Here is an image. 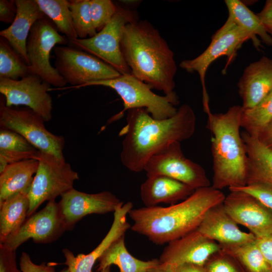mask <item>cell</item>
<instances>
[{"instance_id":"obj_1","label":"cell","mask_w":272,"mask_h":272,"mask_svg":"<svg viewBox=\"0 0 272 272\" xmlns=\"http://www.w3.org/2000/svg\"><path fill=\"white\" fill-rule=\"evenodd\" d=\"M126 123L119 135L123 137L120 160L129 170H144L148 160L174 142L190 138L196 126V116L188 104H182L172 116L154 118L146 109L127 110Z\"/></svg>"},{"instance_id":"obj_2","label":"cell","mask_w":272,"mask_h":272,"mask_svg":"<svg viewBox=\"0 0 272 272\" xmlns=\"http://www.w3.org/2000/svg\"><path fill=\"white\" fill-rule=\"evenodd\" d=\"M120 48L134 77L179 104L174 91L177 70L174 53L151 23L138 20L127 24Z\"/></svg>"},{"instance_id":"obj_3","label":"cell","mask_w":272,"mask_h":272,"mask_svg":"<svg viewBox=\"0 0 272 272\" xmlns=\"http://www.w3.org/2000/svg\"><path fill=\"white\" fill-rule=\"evenodd\" d=\"M225 196L210 186L168 207L132 208L128 214L133 221L130 228L155 244L168 243L197 230L208 211L223 203Z\"/></svg>"},{"instance_id":"obj_4","label":"cell","mask_w":272,"mask_h":272,"mask_svg":"<svg viewBox=\"0 0 272 272\" xmlns=\"http://www.w3.org/2000/svg\"><path fill=\"white\" fill-rule=\"evenodd\" d=\"M242 111L241 106L234 105L225 113H207L212 135L211 186L218 190L247 184L248 158L240 132Z\"/></svg>"},{"instance_id":"obj_5","label":"cell","mask_w":272,"mask_h":272,"mask_svg":"<svg viewBox=\"0 0 272 272\" xmlns=\"http://www.w3.org/2000/svg\"><path fill=\"white\" fill-rule=\"evenodd\" d=\"M90 86H103L113 89L123 102L122 110L113 116L112 122L119 119L126 111L143 108L155 119H164L173 116L177 109L174 101L166 96H160L151 90V87L131 73L120 75L110 79L90 82L80 88Z\"/></svg>"},{"instance_id":"obj_6","label":"cell","mask_w":272,"mask_h":272,"mask_svg":"<svg viewBox=\"0 0 272 272\" xmlns=\"http://www.w3.org/2000/svg\"><path fill=\"white\" fill-rule=\"evenodd\" d=\"M138 20L135 11L116 5V11L111 21L95 36L69 39V43L100 59L121 75L131 74L123 57L120 43L125 26Z\"/></svg>"},{"instance_id":"obj_7","label":"cell","mask_w":272,"mask_h":272,"mask_svg":"<svg viewBox=\"0 0 272 272\" xmlns=\"http://www.w3.org/2000/svg\"><path fill=\"white\" fill-rule=\"evenodd\" d=\"M37 160L38 169L28 192V217L44 201L55 200L73 188L74 182L79 179L78 173L64 158L40 152Z\"/></svg>"},{"instance_id":"obj_8","label":"cell","mask_w":272,"mask_h":272,"mask_svg":"<svg viewBox=\"0 0 272 272\" xmlns=\"http://www.w3.org/2000/svg\"><path fill=\"white\" fill-rule=\"evenodd\" d=\"M44 122L40 115L28 107L17 108L6 106L1 95V128L20 134L40 152L64 159V138L48 130Z\"/></svg>"},{"instance_id":"obj_9","label":"cell","mask_w":272,"mask_h":272,"mask_svg":"<svg viewBox=\"0 0 272 272\" xmlns=\"http://www.w3.org/2000/svg\"><path fill=\"white\" fill-rule=\"evenodd\" d=\"M69 40L59 34L54 24L46 16L32 26L26 43L30 74L40 77L54 87H64L66 82L50 62V52L57 45H66Z\"/></svg>"},{"instance_id":"obj_10","label":"cell","mask_w":272,"mask_h":272,"mask_svg":"<svg viewBox=\"0 0 272 272\" xmlns=\"http://www.w3.org/2000/svg\"><path fill=\"white\" fill-rule=\"evenodd\" d=\"M248 40H250L248 35L228 18L213 35L210 45L203 52L195 58L180 62V67L186 72L198 73L202 86L203 110L206 113L211 111L205 83L208 68L215 60L223 56H226L228 59L227 66L235 58L237 50Z\"/></svg>"},{"instance_id":"obj_11","label":"cell","mask_w":272,"mask_h":272,"mask_svg":"<svg viewBox=\"0 0 272 272\" xmlns=\"http://www.w3.org/2000/svg\"><path fill=\"white\" fill-rule=\"evenodd\" d=\"M55 68L70 88L116 78L121 74L98 57L74 46L56 45Z\"/></svg>"},{"instance_id":"obj_12","label":"cell","mask_w":272,"mask_h":272,"mask_svg":"<svg viewBox=\"0 0 272 272\" xmlns=\"http://www.w3.org/2000/svg\"><path fill=\"white\" fill-rule=\"evenodd\" d=\"M144 170L147 177L166 176L194 190L211 186L205 170L184 156L179 142L171 143L152 156L146 162Z\"/></svg>"},{"instance_id":"obj_13","label":"cell","mask_w":272,"mask_h":272,"mask_svg":"<svg viewBox=\"0 0 272 272\" xmlns=\"http://www.w3.org/2000/svg\"><path fill=\"white\" fill-rule=\"evenodd\" d=\"M50 85L34 74L17 80L0 78V93L8 107L23 105L32 109L45 121L51 120L52 99Z\"/></svg>"},{"instance_id":"obj_14","label":"cell","mask_w":272,"mask_h":272,"mask_svg":"<svg viewBox=\"0 0 272 272\" xmlns=\"http://www.w3.org/2000/svg\"><path fill=\"white\" fill-rule=\"evenodd\" d=\"M67 231L58 203L48 201L42 210L28 217L22 226L1 243L16 249L32 239L36 243L46 244L56 241Z\"/></svg>"},{"instance_id":"obj_15","label":"cell","mask_w":272,"mask_h":272,"mask_svg":"<svg viewBox=\"0 0 272 272\" xmlns=\"http://www.w3.org/2000/svg\"><path fill=\"white\" fill-rule=\"evenodd\" d=\"M220 249L218 243L196 230L168 243L160 256V265L166 269L184 264L203 266Z\"/></svg>"},{"instance_id":"obj_16","label":"cell","mask_w":272,"mask_h":272,"mask_svg":"<svg viewBox=\"0 0 272 272\" xmlns=\"http://www.w3.org/2000/svg\"><path fill=\"white\" fill-rule=\"evenodd\" d=\"M123 203L108 191L87 193L74 188L61 195L58 202L67 230H72L87 215L114 212Z\"/></svg>"},{"instance_id":"obj_17","label":"cell","mask_w":272,"mask_h":272,"mask_svg":"<svg viewBox=\"0 0 272 272\" xmlns=\"http://www.w3.org/2000/svg\"><path fill=\"white\" fill-rule=\"evenodd\" d=\"M223 205L237 224L247 228L257 238L272 234V211L249 194L230 191Z\"/></svg>"},{"instance_id":"obj_18","label":"cell","mask_w":272,"mask_h":272,"mask_svg":"<svg viewBox=\"0 0 272 272\" xmlns=\"http://www.w3.org/2000/svg\"><path fill=\"white\" fill-rule=\"evenodd\" d=\"M226 213L223 203L210 209L197 230L207 238L218 243L221 248L231 247L256 240L251 233L240 230Z\"/></svg>"},{"instance_id":"obj_19","label":"cell","mask_w":272,"mask_h":272,"mask_svg":"<svg viewBox=\"0 0 272 272\" xmlns=\"http://www.w3.org/2000/svg\"><path fill=\"white\" fill-rule=\"evenodd\" d=\"M130 201L123 203L114 212V218L111 226L100 243L88 254H79L75 256L69 249L62 250L65 260L63 264L67 266L70 272H92V268L97 260L115 240L124 235L131 227L126 216L132 209Z\"/></svg>"},{"instance_id":"obj_20","label":"cell","mask_w":272,"mask_h":272,"mask_svg":"<svg viewBox=\"0 0 272 272\" xmlns=\"http://www.w3.org/2000/svg\"><path fill=\"white\" fill-rule=\"evenodd\" d=\"M244 109L254 107L272 91V58L262 56L245 69L238 84Z\"/></svg>"},{"instance_id":"obj_21","label":"cell","mask_w":272,"mask_h":272,"mask_svg":"<svg viewBox=\"0 0 272 272\" xmlns=\"http://www.w3.org/2000/svg\"><path fill=\"white\" fill-rule=\"evenodd\" d=\"M15 1L17 8L16 18L9 27L0 31V36L5 38L29 65L26 50L27 40L35 23L46 16L35 0Z\"/></svg>"},{"instance_id":"obj_22","label":"cell","mask_w":272,"mask_h":272,"mask_svg":"<svg viewBox=\"0 0 272 272\" xmlns=\"http://www.w3.org/2000/svg\"><path fill=\"white\" fill-rule=\"evenodd\" d=\"M195 190L189 186L164 175L149 177L141 184L140 196L145 207L161 203L174 205L184 200Z\"/></svg>"},{"instance_id":"obj_23","label":"cell","mask_w":272,"mask_h":272,"mask_svg":"<svg viewBox=\"0 0 272 272\" xmlns=\"http://www.w3.org/2000/svg\"><path fill=\"white\" fill-rule=\"evenodd\" d=\"M241 134L248 158L246 184L263 182L272 186V150L257 137L245 131Z\"/></svg>"},{"instance_id":"obj_24","label":"cell","mask_w":272,"mask_h":272,"mask_svg":"<svg viewBox=\"0 0 272 272\" xmlns=\"http://www.w3.org/2000/svg\"><path fill=\"white\" fill-rule=\"evenodd\" d=\"M38 165L34 159L8 165L0 173V202L17 193L29 192Z\"/></svg>"},{"instance_id":"obj_25","label":"cell","mask_w":272,"mask_h":272,"mask_svg":"<svg viewBox=\"0 0 272 272\" xmlns=\"http://www.w3.org/2000/svg\"><path fill=\"white\" fill-rule=\"evenodd\" d=\"M124 235L113 242L100 257L97 271L113 264L118 267L119 272H149L159 265V259L144 261L132 256L125 246Z\"/></svg>"},{"instance_id":"obj_26","label":"cell","mask_w":272,"mask_h":272,"mask_svg":"<svg viewBox=\"0 0 272 272\" xmlns=\"http://www.w3.org/2000/svg\"><path fill=\"white\" fill-rule=\"evenodd\" d=\"M228 18L246 33L256 49L261 42L272 46V38L268 34L256 14L253 13L239 0H226Z\"/></svg>"},{"instance_id":"obj_27","label":"cell","mask_w":272,"mask_h":272,"mask_svg":"<svg viewBox=\"0 0 272 272\" xmlns=\"http://www.w3.org/2000/svg\"><path fill=\"white\" fill-rule=\"evenodd\" d=\"M29 207L28 192L17 193L0 202V244L24 223Z\"/></svg>"},{"instance_id":"obj_28","label":"cell","mask_w":272,"mask_h":272,"mask_svg":"<svg viewBox=\"0 0 272 272\" xmlns=\"http://www.w3.org/2000/svg\"><path fill=\"white\" fill-rule=\"evenodd\" d=\"M40 151L20 134L7 129H0V173L10 164L37 159Z\"/></svg>"},{"instance_id":"obj_29","label":"cell","mask_w":272,"mask_h":272,"mask_svg":"<svg viewBox=\"0 0 272 272\" xmlns=\"http://www.w3.org/2000/svg\"><path fill=\"white\" fill-rule=\"evenodd\" d=\"M41 11L69 40L78 38L75 29L69 1L35 0Z\"/></svg>"},{"instance_id":"obj_30","label":"cell","mask_w":272,"mask_h":272,"mask_svg":"<svg viewBox=\"0 0 272 272\" xmlns=\"http://www.w3.org/2000/svg\"><path fill=\"white\" fill-rule=\"evenodd\" d=\"M221 250L235 258L247 272L272 271L256 240Z\"/></svg>"},{"instance_id":"obj_31","label":"cell","mask_w":272,"mask_h":272,"mask_svg":"<svg viewBox=\"0 0 272 272\" xmlns=\"http://www.w3.org/2000/svg\"><path fill=\"white\" fill-rule=\"evenodd\" d=\"M272 120V91L253 108L244 109L241 127L251 135L258 137Z\"/></svg>"},{"instance_id":"obj_32","label":"cell","mask_w":272,"mask_h":272,"mask_svg":"<svg viewBox=\"0 0 272 272\" xmlns=\"http://www.w3.org/2000/svg\"><path fill=\"white\" fill-rule=\"evenodd\" d=\"M29 74V65L9 42L0 37V78L17 80Z\"/></svg>"},{"instance_id":"obj_33","label":"cell","mask_w":272,"mask_h":272,"mask_svg":"<svg viewBox=\"0 0 272 272\" xmlns=\"http://www.w3.org/2000/svg\"><path fill=\"white\" fill-rule=\"evenodd\" d=\"M73 25L78 38L92 37L97 32L94 28L90 12V0L69 1Z\"/></svg>"},{"instance_id":"obj_34","label":"cell","mask_w":272,"mask_h":272,"mask_svg":"<svg viewBox=\"0 0 272 272\" xmlns=\"http://www.w3.org/2000/svg\"><path fill=\"white\" fill-rule=\"evenodd\" d=\"M116 4L110 0H90V12L93 26L100 31L111 20Z\"/></svg>"},{"instance_id":"obj_35","label":"cell","mask_w":272,"mask_h":272,"mask_svg":"<svg viewBox=\"0 0 272 272\" xmlns=\"http://www.w3.org/2000/svg\"><path fill=\"white\" fill-rule=\"evenodd\" d=\"M203 266L206 272H247L235 258L221 249L212 255Z\"/></svg>"},{"instance_id":"obj_36","label":"cell","mask_w":272,"mask_h":272,"mask_svg":"<svg viewBox=\"0 0 272 272\" xmlns=\"http://www.w3.org/2000/svg\"><path fill=\"white\" fill-rule=\"evenodd\" d=\"M229 189L230 191H238L248 194L272 211L271 185L263 182H254Z\"/></svg>"},{"instance_id":"obj_37","label":"cell","mask_w":272,"mask_h":272,"mask_svg":"<svg viewBox=\"0 0 272 272\" xmlns=\"http://www.w3.org/2000/svg\"><path fill=\"white\" fill-rule=\"evenodd\" d=\"M0 272H22L16 262V251L0 244Z\"/></svg>"},{"instance_id":"obj_38","label":"cell","mask_w":272,"mask_h":272,"mask_svg":"<svg viewBox=\"0 0 272 272\" xmlns=\"http://www.w3.org/2000/svg\"><path fill=\"white\" fill-rule=\"evenodd\" d=\"M19 264L22 272H55V268L51 263L35 264L25 252L21 253Z\"/></svg>"},{"instance_id":"obj_39","label":"cell","mask_w":272,"mask_h":272,"mask_svg":"<svg viewBox=\"0 0 272 272\" xmlns=\"http://www.w3.org/2000/svg\"><path fill=\"white\" fill-rule=\"evenodd\" d=\"M17 12L15 0L0 1V21L5 24H12Z\"/></svg>"},{"instance_id":"obj_40","label":"cell","mask_w":272,"mask_h":272,"mask_svg":"<svg viewBox=\"0 0 272 272\" xmlns=\"http://www.w3.org/2000/svg\"><path fill=\"white\" fill-rule=\"evenodd\" d=\"M256 15L272 38V0L266 1L262 10Z\"/></svg>"},{"instance_id":"obj_41","label":"cell","mask_w":272,"mask_h":272,"mask_svg":"<svg viewBox=\"0 0 272 272\" xmlns=\"http://www.w3.org/2000/svg\"><path fill=\"white\" fill-rule=\"evenodd\" d=\"M256 241L272 270V234Z\"/></svg>"},{"instance_id":"obj_42","label":"cell","mask_w":272,"mask_h":272,"mask_svg":"<svg viewBox=\"0 0 272 272\" xmlns=\"http://www.w3.org/2000/svg\"><path fill=\"white\" fill-rule=\"evenodd\" d=\"M165 269L168 272H206L203 266L194 264H184L171 269Z\"/></svg>"},{"instance_id":"obj_43","label":"cell","mask_w":272,"mask_h":272,"mask_svg":"<svg viewBox=\"0 0 272 272\" xmlns=\"http://www.w3.org/2000/svg\"><path fill=\"white\" fill-rule=\"evenodd\" d=\"M257 137L263 145L272 150V120Z\"/></svg>"},{"instance_id":"obj_44","label":"cell","mask_w":272,"mask_h":272,"mask_svg":"<svg viewBox=\"0 0 272 272\" xmlns=\"http://www.w3.org/2000/svg\"><path fill=\"white\" fill-rule=\"evenodd\" d=\"M149 272H168L164 268L161 267L160 264L156 267L151 269Z\"/></svg>"},{"instance_id":"obj_45","label":"cell","mask_w":272,"mask_h":272,"mask_svg":"<svg viewBox=\"0 0 272 272\" xmlns=\"http://www.w3.org/2000/svg\"><path fill=\"white\" fill-rule=\"evenodd\" d=\"M100 272H111L110 271V266H108L106 268L102 269Z\"/></svg>"},{"instance_id":"obj_46","label":"cell","mask_w":272,"mask_h":272,"mask_svg":"<svg viewBox=\"0 0 272 272\" xmlns=\"http://www.w3.org/2000/svg\"><path fill=\"white\" fill-rule=\"evenodd\" d=\"M59 272H70L67 268H64Z\"/></svg>"},{"instance_id":"obj_47","label":"cell","mask_w":272,"mask_h":272,"mask_svg":"<svg viewBox=\"0 0 272 272\" xmlns=\"http://www.w3.org/2000/svg\"><path fill=\"white\" fill-rule=\"evenodd\" d=\"M270 272H272V271H270Z\"/></svg>"}]
</instances>
